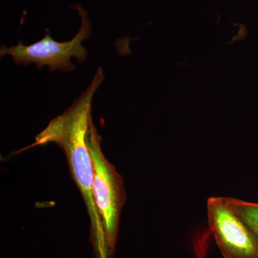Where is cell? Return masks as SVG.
<instances>
[{
	"label": "cell",
	"instance_id": "obj_1",
	"mask_svg": "<svg viewBox=\"0 0 258 258\" xmlns=\"http://www.w3.org/2000/svg\"><path fill=\"white\" fill-rule=\"evenodd\" d=\"M104 79L103 70L99 67L87 88L72 106L51 120L46 128L36 136L35 143L23 149L26 150L37 146L55 143L63 151L71 176L81 191L87 208L91 223V241L96 258H113L95 199L94 171L86 139L92 121L93 96Z\"/></svg>",
	"mask_w": 258,
	"mask_h": 258
},
{
	"label": "cell",
	"instance_id": "obj_2",
	"mask_svg": "<svg viewBox=\"0 0 258 258\" xmlns=\"http://www.w3.org/2000/svg\"><path fill=\"white\" fill-rule=\"evenodd\" d=\"M81 18V26L76 36L70 41L59 42L51 37L47 30L45 37L40 41L31 45H23L19 41L18 45L7 47L2 45L0 55L2 57L10 55L16 64L28 66L34 63L37 69L47 66L50 71H71L76 66L71 61V57H76L79 63H83L87 57V51L82 45L85 40L91 35V23L87 13L81 5H75Z\"/></svg>",
	"mask_w": 258,
	"mask_h": 258
},
{
	"label": "cell",
	"instance_id": "obj_3",
	"mask_svg": "<svg viewBox=\"0 0 258 258\" xmlns=\"http://www.w3.org/2000/svg\"><path fill=\"white\" fill-rule=\"evenodd\" d=\"M86 139L94 171L95 199L103 220L108 247L113 254L118 237L120 212L125 202L123 179L102 152L101 137L93 120Z\"/></svg>",
	"mask_w": 258,
	"mask_h": 258
},
{
	"label": "cell",
	"instance_id": "obj_4",
	"mask_svg": "<svg viewBox=\"0 0 258 258\" xmlns=\"http://www.w3.org/2000/svg\"><path fill=\"white\" fill-rule=\"evenodd\" d=\"M207 208L209 227L224 258H258V236L225 198H209Z\"/></svg>",
	"mask_w": 258,
	"mask_h": 258
},
{
	"label": "cell",
	"instance_id": "obj_5",
	"mask_svg": "<svg viewBox=\"0 0 258 258\" xmlns=\"http://www.w3.org/2000/svg\"><path fill=\"white\" fill-rule=\"evenodd\" d=\"M226 203L258 236V203L225 198Z\"/></svg>",
	"mask_w": 258,
	"mask_h": 258
}]
</instances>
